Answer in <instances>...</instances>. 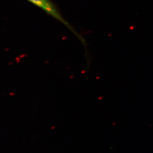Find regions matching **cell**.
<instances>
[{
    "label": "cell",
    "mask_w": 153,
    "mask_h": 153,
    "mask_svg": "<svg viewBox=\"0 0 153 153\" xmlns=\"http://www.w3.org/2000/svg\"><path fill=\"white\" fill-rule=\"evenodd\" d=\"M32 3L35 6H37L40 9H42L46 13L52 16L59 22L62 23L63 25L66 27L67 28L71 30L74 33L79 41L82 43V45L85 46V41L82 36L80 35L75 28L64 18L63 16L61 14L59 9L51 0H27Z\"/></svg>",
    "instance_id": "cell-1"
}]
</instances>
